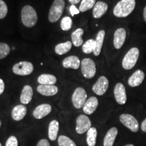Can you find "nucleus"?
Instances as JSON below:
<instances>
[{"label":"nucleus","instance_id":"1","mask_svg":"<svg viewBox=\"0 0 146 146\" xmlns=\"http://www.w3.org/2000/svg\"><path fill=\"white\" fill-rule=\"evenodd\" d=\"M135 0H120L113 9V14L117 18H126L135 10Z\"/></svg>","mask_w":146,"mask_h":146},{"label":"nucleus","instance_id":"2","mask_svg":"<svg viewBox=\"0 0 146 146\" xmlns=\"http://www.w3.org/2000/svg\"><path fill=\"white\" fill-rule=\"evenodd\" d=\"M21 21L24 26L32 28L36 25L38 16L36 10L31 5H25L21 10Z\"/></svg>","mask_w":146,"mask_h":146},{"label":"nucleus","instance_id":"3","mask_svg":"<svg viewBox=\"0 0 146 146\" xmlns=\"http://www.w3.org/2000/svg\"><path fill=\"white\" fill-rule=\"evenodd\" d=\"M140 52L137 47H132L127 52L122 61V66L125 70H131L137 62Z\"/></svg>","mask_w":146,"mask_h":146},{"label":"nucleus","instance_id":"4","mask_svg":"<svg viewBox=\"0 0 146 146\" xmlns=\"http://www.w3.org/2000/svg\"><path fill=\"white\" fill-rule=\"evenodd\" d=\"M65 8L64 0H54L49 11L48 20L51 23H56L61 18Z\"/></svg>","mask_w":146,"mask_h":146},{"label":"nucleus","instance_id":"5","mask_svg":"<svg viewBox=\"0 0 146 146\" xmlns=\"http://www.w3.org/2000/svg\"><path fill=\"white\" fill-rule=\"evenodd\" d=\"M81 72L85 78H94L96 74V65L95 62L91 58H84L81 63Z\"/></svg>","mask_w":146,"mask_h":146},{"label":"nucleus","instance_id":"6","mask_svg":"<svg viewBox=\"0 0 146 146\" xmlns=\"http://www.w3.org/2000/svg\"><path fill=\"white\" fill-rule=\"evenodd\" d=\"M34 70V66L31 62L21 61L15 64L12 67V71L16 75L27 76L31 74Z\"/></svg>","mask_w":146,"mask_h":146},{"label":"nucleus","instance_id":"7","mask_svg":"<svg viewBox=\"0 0 146 146\" xmlns=\"http://www.w3.org/2000/svg\"><path fill=\"white\" fill-rule=\"evenodd\" d=\"M87 94L85 89L83 87H77L72 96V102L74 107L76 109L83 108L87 101Z\"/></svg>","mask_w":146,"mask_h":146},{"label":"nucleus","instance_id":"8","mask_svg":"<svg viewBox=\"0 0 146 146\" xmlns=\"http://www.w3.org/2000/svg\"><path fill=\"white\" fill-rule=\"evenodd\" d=\"M120 123L128 128L132 132L136 133L139 129V125L137 120L133 115L129 114H122L120 116Z\"/></svg>","mask_w":146,"mask_h":146},{"label":"nucleus","instance_id":"9","mask_svg":"<svg viewBox=\"0 0 146 146\" xmlns=\"http://www.w3.org/2000/svg\"><path fill=\"white\" fill-rule=\"evenodd\" d=\"M109 87V81L105 76H101L92 87V91L98 96H103Z\"/></svg>","mask_w":146,"mask_h":146},{"label":"nucleus","instance_id":"10","mask_svg":"<svg viewBox=\"0 0 146 146\" xmlns=\"http://www.w3.org/2000/svg\"><path fill=\"white\" fill-rule=\"evenodd\" d=\"M76 131L78 134H83L91 127V120L86 115H79L76 120Z\"/></svg>","mask_w":146,"mask_h":146},{"label":"nucleus","instance_id":"11","mask_svg":"<svg viewBox=\"0 0 146 146\" xmlns=\"http://www.w3.org/2000/svg\"><path fill=\"white\" fill-rule=\"evenodd\" d=\"M115 100L118 104L124 105L127 102V96L125 85L121 83H118L114 89Z\"/></svg>","mask_w":146,"mask_h":146},{"label":"nucleus","instance_id":"12","mask_svg":"<svg viewBox=\"0 0 146 146\" xmlns=\"http://www.w3.org/2000/svg\"><path fill=\"white\" fill-rule=\"evenodd\" d=\"M126 37H127V32L124 28H118L115 31L114 39H113V44L115 49L120 50L123 46Z\"/></svg>","mask_w":146,"mask_h":146},{"label":"nucleus","instance_id":"13","mask_svg":"<svg viewBox=\"0 0 146 146\" xmlns=\"http://www.w3.org/2000/svg\"><path fill=\"white\" fill-rule=\"evenodd\" d=\"M145 78V73L141 70H137L131 74L128 79V85L131 87H136L139 86L143 83Z\"/></svg>","mask_w":146,"mask_h":146},{"label":"nucleus","instance_id":"14","mask_svg":"<svg viewBox=\"0 0 146 146\" xmlns=\"http://www.w3.org/2000/svg\"><path fill=\"white\" fill-rule=\"evenodd\" d=\"M52 111V106L48 104H43L36 107L33 112V115L36 119H41L47 116Z\"/></svg>","mask_w":146,"mask_h":146},{"label":"nucleus","instance_id":"15","mask_svg":"<svg viewBox=\"0 0 146 146\" xmlns=\"http://www.w3.org/2000/svg\"><path fill=\"white\" fill-rule=\"evenodd\" d=\"M98 104L99 102H98V98L94 96L91 97L88 100H87L86 102L83 106V112L86 114H92L96 110L98 106Z\"/></svg>","mask_w":146,"mask_h":146},{"label":"nucleus","instance_id":"16","mask_svg":"<svg viewBox=\"0 0 146 146\" xmlns=\"http://www.w3.org/2000/svg\"><path fill=\"white\" fill-rule=\"evenodd\" d=\"M81 62L80 59L76 56H70L64 59L62 61L63 67L64 68H71L77 70L81 65Z\"/></svg>","mask_w":146,"mask_h":146},{"label":"nucleus","instance_id":"17","mask_svg":"<svg viewBox=\"0 0 146 146\" xmlns=\"http://www.w3.org/2000/svg\"><path fill=\"white\" fill-rule=\"evenodd\" d=\"M108 9V5L106 3L100 1H98L93 8V16L96 19L102 18L106 13Z\"/></svg>","mask_w":146,"mask_h":146},{"label":"nucleus","instance_id":"18","mask_svg":"<svg viewBox=\"0 0 146 146\" xmlns=\"http://www.w3.org/2000/svg\"><path fill=\"white\" fill-rule=\"evenodd\" d=\"M38 93L44 96H53L58 94V87L52 85H39L36 88Z\"/></svg>","mask_w":146,"mask_h":146},{"label":"nucleus","instance_id":"19","mask_svg":"<svg viewBox=\"0 0 146 146\" xmlns=\"http://www.w3.org/2000/svg\"><path fill=\"white\" fill-rule=\"evenodd\" d=\"M33 96V90L31 86L30 85H25L22 90L20 100L23 105L28 104L32 100Z\"/></svg>","mask_w":146,"mask_h":146},{"label":"nucleus","instance_id":"20","mask_svg":"<svg viewBox=\"0 0 146 146\" xmlns=\"http://www.w3.org/2000/svg\"><path fill=\"white\" fill-rule=\"evenodd\" d=\"M27 108L25 105H17L12 109V117L16 121H20L25 117Z\"/></svg>","mask_w":146,"mask_h":146},{"label":"nucleus","instance_id":"21","mask_svg":"<svg viewBox=\"0 0 146 146\" xmlns=\"http://www.w3.org/2000/svg\"><path fill=\"white\" fill-rule=\"evenodd\" d=\"M106 36V31L104 30H101L97 34L96 38V47L94 52V54L95 56H100L101 54V51L102 49V46L104 44V41Z\"/></svg>","mask_w":146,"mask_h":146},{"label":"nucleus","instance_id":"22","mask_svg":"<svg viewBox=\"0 0 146 146\" xmlns=\"http://www.w3.org/2000/svg\"><path fill=\"white\" fill-rule=\"evenodd\" d=\"M118 135V129L116 127L111 128L108 131L104 139V146H113Z\"/></svg>","mask_w":146,"mask_h":146},{"label":"nucleus","instance_id":"23","mask_svg":"<svg viewBox=\"0 0 146 146\" xmlns=\"http://www.w3.org/2000/svg\"><path fill=\"white\" fill-rule=\"evenodd\" d=\"M84 34L83 29L78 28L74 31L71 34V39H72V43L74 46L78 47L83 45V35Z\"/></svg>","mask_w":146,"mask_h":146},{"label":"nucleus","instance_id":"24","mask_svg":"<svg viewBox=\"0 0 146 146\" xmlns=\"http://www.w3.org/2000/svg\"><path fill=\"white\" fill-rule=\"evenodd\" d=\"M37 82L40 85H54L57 82V78L50 74H42L39 76Z\"/></svg>","mask_w":146,"mask_h":146},{"label":"nucleus","instance_id":"25","mask_svg":"<svg viewBox=\"0 0 146 146\" xmlns=\"http://www.w3.org/2000/svg\"><path fill=\"white\" fill-rule=\"evenodd\" d=\"M58 131H59V123L56 120L51 121L48 129V137L50 140L55 141L57 139Z\"/></svg>","mask_w":146,"mask_h":146},{"label":"nucleus","instance_id":"26","mask_svg":"<svg viewBox=\"0 0 146 146\" xmlns=\"http://www.w3.org/2000/svg\"><path fill=\"white\" fill-rule=\"evenodd\" d=\"M72 43L71 41H66L64 43H58L55 47V52L58 55H64L68 53L71 50Z\"/></svg>","mask_w":146,"mask_h":146},{"label":"nucleus","instance_id":"27","mask_svg":"<svg viewBox=\"0 0 146 146\" xmlns=\"http://www.w3.org/2000/svg\"><path fill=\"white\" fill-rule=\"evenodd\" d=\"M87 143L88 146H95L96 144V139L98 131L95 127H91L87 131Z\"/></svg>","mask_w":146,"mask_h":146},{"label":"nucleus","instance_id":"28","mask_svg":"<svg viewBox=\"0 0 146 146\" xmlns=\"http://www.w3.org/2000/svg\"><path fill=\"white\" fill-rule=\"evenodd\" d=\"M95 47H96V40L90 39L83 43V45H82V50L85 54H89L94 53Z\"/></svg>","mask_w":146,"mask_h":146},{"label":"nucleus","instance_id":"29","mask_svg":"<svg viewBox=\"0 0 146 146\" xmlns=\"http://www.w3.org/2000/svg\"><path fill=\"white\" fill-rule=\"evenodd\" d=\"M96 0H82L79 6L80 12H85L94 8Z\"/></svg>","mask_w":146,"mask_h":146},{"label":"nucleus","instance_id":"30","mask_svg":"<svg viewBox=\"0 0 146 146\" xmlns=\"http://www.w3.org/2000/svg\"><path fill=\"white\" fill-rule=\"evenodd\" d=\"M72 27V20L69 16H64L61 20L60 27L64 31H68Z\"/></svg>","mask_w":146,"mask_h":146},{"label":"nucleus","instance_id":"31","mask_svg":"<svg viewBox=\"0 0 146 146\" xmlns=\"http://www.w3.org/2000/svg\"><path fill=\"white\" fill-rule=\"evenodd\" d=\"M58 141L59 146H76L74 141L65 135H60Z\"/></svg>","mask_w":146,"mask_h":146},{"label":"nucleus","instance_id":"32","mask_svg":"<svg viewBox=\"0 0 146 146\" xmlns=\"http://www.w3.org/2000/svg\"><path fill=\"white\" fill-rule=\"evenodd\" d=\"M10 52V47L5 43H0V60L6 58Z\"/></svg>","mask_w":146,"mask_h":146},{"label":"nucleus","instance_id":"33","mask_svg":"<svg viewBox=\"0 0 146 146\" xmlns=\"http://www.w3.org/2000/svg\"><path fill=\"white\" fill-rule=\"evenodd\" d=\"M8 6L3 0H0V20L3 19L8 14Z\"/></svg>","mask_w":146,"mask_h":146},{"label":"nucleus","instance_id":"34","mask_svg":"<svg viewBox=\"0 0 146 146\" xmlns=\"http://www.w3.org/2000/svg\"><path fill=\"white\" fill-rule=\"evenodd\" d=\"M18 142L15 136H10L5 143V146H18Z\"/></svg>","mask_w":146,"mask_h":146},{"label":"nucleus","instance_id":"35","mask_svg":"<svg viewBox=\"0 0 146 146\" xmlns=\"http://www.w3.org/2000/svg\"><path fill=\"white\" fill-rule=\"evenodd\" d=\"M69 11H70V13L71 16H74V15H77V14H79L80 11L78 9L76 8L74 5H71L69 8Z\"/></svg>","mask_w":146,"mask_h":146},{"label":"nucleus","instance_id":"36","mask_svg":"<svg viewBox=\"0 0 146 146\" xmlns=\"http://www.w3.org/2000/svg\"><path fill=\"white\" fill-rule=\"evenodd\" d=\"M36 146H50V143L45 139H43L40 140V141L38 142L37 145Z\"/></svg>","mask_w":146,"mask_h":146},{"label":"nucleus","instance_id":"37","mask_svg":"<svg viewBox=\"0 0 146 146\" xmlns=\"http://www.w3.org/2000/svg\"><path fill=\"white\" fill-rule=\"evenodd\" d=\"M5 89V83L1 78H0V95L2 94Z\"/></svg>","mask_w":146,"mask_h":146},{"label":"nucleus","instance_id":"38","mask_svg":"<svg viewBox=\"0 0 146 146\" xmlns=\"http://www.w3.org/2000/svg\"><path fill=\"white\" fill-rule=\"evenodd\" d=\"M141 129L143 132L146 133V118L142 122L141 125Z\"/></svg>","mask_w":146,"mask_h":146},{"label":"nucleus","instance_id":"39","mask_svg":"<svg viewBox=\"0 0 146 146\" xmlns=\"http://www.w3.org/2000/svg\"><path fill=\"white\" fill-rule=\"evenodd\" d=\"M68 1L72 5H75L79 3L80 1H81V0H68Z\"/></svg>","mask_w":146,"mask_h":146},{"label":"nucleus","instance_id":"40","mask_svg":"<svg viewBox=\"0 0 146 146\" xmlns=\"http://www.w3.org/2000/svg\"><path fill=\"white\" fill-rule=\"evenodd\" d=\"M143 21L145 23H146V5L145 6V8L143 9Z\"/></svg>","mask_w":146,"mask_h":146},{"label":"nucleus","instance_id":"41","mask_svg":"<svg viewBox=\"0 0 146 146\" xmlns=\"http://www.w3.org/2000/svg\"><path fill=\"white\" fill-rule=\"evenodd\" d=\"M125 146H135V145H133V144H128V145H126Z\"/></svg>","mask_w":146,"mask_h":146},{"label":"nucleus","instance_id":"42","mask_svg":"<svg viewBox=\"0 0 146 146\" xmlns=\"http://www.w3.org/2000/svg\"><path fill=\"white\" fill-rule=\"evenodd\" d=\"M1 120H0V127H1Z\"/></svg>","mask_w":146,"mask_h":146},{"label":"nucleus","instance_id":"43","mask_svg":"<svg viewBox=\"0 0 146 146\" xmlns=\"http://www.w3.org/2000/svg\"><path fill=\"white\" fill-rule=\"evenodd\" d=\"M0 146H2V145H1V143H0Z\"/></svg>","mask_w":146,"mask_h":146}]
</instances>
